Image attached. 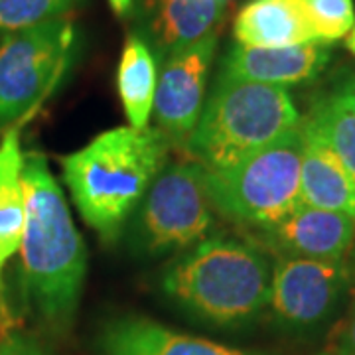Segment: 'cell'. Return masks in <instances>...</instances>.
<instances>
[{"label": "cell", "mask_w": 355, "mask_h": 355, "mask_svg": "<svg viewBox=\"0 0 355 355\" xmlns=\"http://www.w3.org/2000/svg\"><path fill=\"white\" fill-rule=\"evenodd\" d=\"M8 326V308H6V300H4V291H0V334Z\"/></svg>", "instance_id": "obj_24"}, {"label": "cell", "mask_w": 355, "mask_h": 355, "mask_svg": "<svg viewBox=\"0 0 355 355\" xmlns=\"http://www.w3.org/2000/svg\"><path fill=\"white\" fill-rule=\"evenodd\" d=\"M170 140L156 127L105 130L60 160L77 211L105 241L114 239L166 166Z\"/></svg>", "instance_id": "obj_2"}, {"label": "cell", "mask_w": 355, "mask_h": 355, "mask_svg": "<svg viewBox=\"0 0 355 355\" xmlns=\"http://www.w3.org/2000/svg\"><path fill=\"white\" fill-rule=\"evenodd\" d=\"M318 355H334V354H318Z\"/></svg>", "instance_id": "obj_28"}, {"label": "cell", "mask_w": 355, "mask_h": 355, "mask_svg": "<svg viewBox=\"0 0 355 355\" xmlns=\"http://www.w3.org/2000/svg\"><path fill=\"white\" fill-rule=\"evenodd\" d=\"M328 62L330 50L326 44H300L286 48H251L237 44L225 55L221 73L286 87L314 79Z\"/></svg>", "instance_id": "obj_11"}, {"label": "cell", "mask_w": 355, "mask_h": 355, "mask_svg": "<svg viewBox=\"0 0 355 355\" xmlns=\"http://www.w3.org/2000/svg\"><path fill=\"white\" fill-rule=\"evenodd\" d=\"M334 355H355V302L349 308L347 316L340 324V328L331 342Z\"/></svg>", "instance_id": "obj_21"}, {"label": "cell", "mask_w": 355, "mask_h": 355, "mask_svg": "<svg viewBox=\"0 0 355 355\" xmlns=\"http://www.w3.org/2000/svg\"><path fill=\"white\" fill-rule=\"evenodd\" d=\"M349 275H354V277H355V251H354V257H352V266H349Z\"/></svg>", "instance_id": "obj_27"}, {"label": "cell", "mask_w": 355, "mask_h": 355, "mask_svg": "<svg viewBox=\"0 0 355 355\" xmlns=\"http://www.w3.org/2000/svg\"><path fill=\"white\" fill-rule=\"evenodd\" d=\"M79 0H0V34H12L65 16Z\"/></svg>", "instance_id": "obj_20"}, {"label": "cell", "mask_w": 355, "mask_h": 355, "mask_svg": "<svg viewBox=\"0 0 355 355\" xmlns=\"http://www.w3.org/2000/svg\"><path fill=\"white\" fill-rule=\"evenodd\" d=\"M349 279V266L343 261L279 257L272 266L268 306L288 328H314L336 310Z\"/></svg>", "instance_id": "obj_8"}, {"label": "cell", "mask_w": 355, "mask_h": 355, "mask_svg": "<svg viewBox=\"0 0 355 355\" xmlns=\"http://www.w3.org/2000/svg\"><path fill=\"white\" fill-rule=\"evenodd\" d=\"M24 160L20 125H14L0 140V291H4V266L18 253L24 235Z\"/></svg>", "instance_id": "obj_15"}, {"label": "cell", "mask_w": 355, "mask_h": 355, "mask_svg": "<svg viewBox=\"0 0 355 355\" xmlns=\"http://www.w3.org/2000/svg\"><path fill=\"white\" fill-rule=\"evenodd\" d=\"M217 32L168 55L158 76L154 116L156 128L180 144L190 139L205 105L209 69L217 50Z\"/></svg>", "instance_id": "obj_9"}, {"label": "cell", "mask_w": 355, "mask_h": 355, "mask_svg": "<svg viewBox=\"0 0 355 355\" xmlns=\"http://www.w3.org/2000/svg\"><path fill=\"white\" fill-rule=\"evenodd\" d=\"M304 123L326 140L355 182V107L345 87L322 97Z\"/></svg>", "instance_id": "obj_18"}, {"label": "cell", "mask_w": 355, "mask_h": 355, "mask_svg": "<svg viewBox=\"0 0 355 355\" xmlns=\"http://www.w3.org/2000/svg\"><path fill=\"white\" fill-rule=\"evenodd\" d=\"M158 85V69L153 50L144 40L130 34L121 53L116 69V89L127 114L128 127H148L154 113V97Z\"/></svg>", "instance_id": "obj_17"}, {"label": "cell", "mask_w": 355, "mask_h": 355, "mask_svg": "<svg viewBox=\"0 0 355 355\" xmlns=\"http://www.w3.org/2000/svg\"><path fill=\"white\" fill-rule=\"evenodd\" d=\"M233 34L251 48L318 44L298 0H251L237 14Z\"/></svg>", "instance_id": "obj_14"}, {"label": "cell", "mask_w": 355, "mask_h": 355, "mask_svg": "<svg viewBox=\"0 0 355 355\" xmlns=\"http://www.w3.org/2000/svg\"><path fill=\"white\" fill-rule=\"evenodd\" d=\"M345 44H347V50L352 51V53L355 55V26H354V30L347 34V42H345Z\"/></svg>", "instance_id": "obj_26"}, {"label": "cell", "mask_w": 355, "mask_h": 355, "mask_svg": "<svg viewBox=\"0 0 355 355\" xmlns=\"http://www.w3.org/2000/svg\"><path fill=\"white\" fill-rule=\"evenodd\" d=\"M302 123L286 87L219 73L186 140L205 170L233 166Z\"/></svg>", "instance_id": "obj_4"}, {"label": "cell", "mask_w": 355, "mask_h": 355, "mask_svg": "<svg viewBox=\"0 0 355 355\" xmlns=\"http://www.w3.org/2000/svg\"><path fill=\"white\" fill-rule=\"evenodd\" d=\"M99 349L103 355H257L180 334L140 316L116 318L109 322L101 331Z\"/></svg>", "instance_id": "obj_12"}, {"label": "cell", "mask_w": 355, "mask_h": 355, "mask_svg": "<svg viewBox=\"0 0 355 355\" xmlns=\"http://www.w3.org/2000/svg\"><path fill=\"white\" fill-rule=\"evenodd\" d=\"M343 87H345V91H347V95H349V99H352V103H354L355 107V77H352L349 81H345Z\"/></svg>", "instance_id": "obj_25"}, {"label": "cell", "mask_w": 355, "mask_h": 355, "mask_svg": "<svg viewBox=\"0 0 355 355\" xmlns=\"http://www.w3.org/2000/svg\"><path fill=\"white\" fill-rule=\"evenodd\" d=\"M26 227L20 241L24 298L53 328L69 324L87 275V249L42 153H26Z\"/></svg>", "instance_id": "obj_1"}, {"label": "cell", "mask_w": 355, "mask_h": 355, "mask_svg": "<svg viewBox=\"0 0 355 355\" xmlns=\"http://www.w3.org/2000/svg\"><path fill=\"white\" fill-rule=\"evenodd\" d=\"M227 0H156L153 32L168 55L184 50L214 32Z\"/></svg>", "instance_id": "obj_16"}, {"label": "cell", "mask_w": 355, "mask_h": 355, "mask_svg": "<svg viewBox=\"0 0 355 355\" xmlns=\"http://www.w3.org/2000/svg\"><path fill=\"white\" fill-rule=\"evenodd\" d=\"M109 4L116 16H127L132 8V0H109Z\"/></svg>", "instance_id": "obj_23"}, {"label": "cell", "mask_w": 355, "mask_h": 355, "mask_svg": "<svg viewBox=\"0 0 355 355\" xmlns=\"http://www.w3.org/2000/svg\"><path fill=\"white\" fill-rule=\"evenodd\" d=\"M304 127L300 200L318 209L340 211L355 219V182L316 130Z\"/></svg>", "instance_id": "obj_13"}, {"label": "cell", "mask_w": 355, "mask_h": 355, "mask_svg": "<svg viewBox=\"0 0 355 355\" xmlns=\"http://www.w3.org/2000/svg\"><path fill=\"white\" fill-rule=\"evenodd\" d=\"M259 247L277 251L280 257L314 261H343L355 241V219L340 211L318 209L300 203L277 225L253 231Z\"/></svg>", "instance_id": "obj_10"}, {"label": "cell", "mask_w": 355, "mask_h": 355, "mask_svg": "<svg viewBox=\"0 0 355 355\" xmlns=\"http://www.w3.org/2000/svg\"><path fill=\"white\" fill-rule=\"evenodd\" d=\"M318 44L345 38L355 26L354 0H298Z\"/></svg>", "instance_id": "obj_19"}, {"label": "cell", "mask_w": 355, "mask_h": 355, "mask_svg": "<svg viewBox=\"0 0 355 355\" xmlns=\"http://www.w3.org/2000/svg\"><path fill=\"white\" fill-rule=\"evenodd\" d=\"M214 211L203 166L198 162L164 166L139 205L137 245L150 257L193 247L211 229Z\"/></svg>", "instance_id": "obj_7"}, {"label": "cell", "mask_w": 355, "mask_h": 355, "mask_svg": "<svg viewBox=\"0 0 355 355\" xmlns=\"http://www.w3.org/2000/svg\"><path fill=\"white\" fill-rule=\"evenodd\" d=\"M302 123L233 166L205 170V190L217 214L259 231L277 225L302 203Z\"/></svg>", "instance_id": "obj_5"}, {"label": "cell", "mask_w": 355, "mask_h": 355, "mask_svg": "<svg viewBox=\"0 0 355 355\" xmlns=\"http://www.w3.org/2000/svg\"><path fill=\"white\" fill-rule=\"evenodd\" d=\"M79 50L69 16L0 38V128L36 111L67 76Z\"/></svg>", "instance_id": "obj_6"}, {"label": "cell", "mask_w": 355, "mask_h": 355, "mask_svg": "<svg viewBox=\"0 0 355 355\" xmlns=\"http://www.w3.org/2000/svg\"><path fill=\"white\" fill-rule=\"evenodd\" d=\"M0 355H48L38 343L20 334H8L0 338Z\"/></svg>", "instance_id": "obj_22"}, {"label": "cell", "mask_w": 355, "mask_h": 355, "mask_svg": "<svg viewBox=\"0 0 355 355\" xmlns=\"http://www.w3.org/2000/svg\"><path fill=\"white\" fill-rule=\"evenodd\" d=\"M272 266L253 239L205 237L166 270L164 292L216 326L253 320L268 306Z\"/></svg>", "instance_id": "obj_3"}]
</instances>
